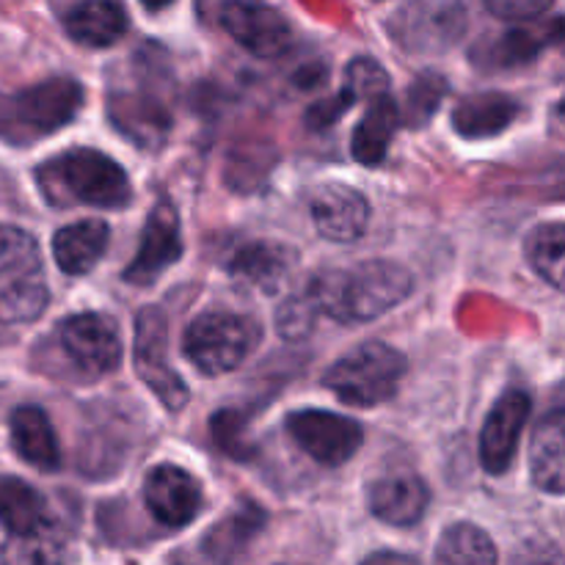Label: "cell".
Instances as JSON below:
<instances>
[{
	"label": "cell",
	"instance_id": "6da1fadb",
	"mask_svg": "<svg viewBox=\"0 0 565 565\" xmlns=\"http://www.w3.org/2000/svg\"><path fill=\"white\" fill-rule=\"evenodd\" d=\"M307 285L320 315H329L337 323H364L406 301L414 279L403 265L370 259L353 268L326 270L312 276Z\"/></svg>",
	"mask_w": 565,
	"mask_h": 565
},
{
	"label": "cell",
	"instance_id": "7a4b0ae2",
	"mask_svg": "<svg viewBox=\"0 0 565 565\" xmlns=\"http://www.w3.org/2000/svg\"><path fill=\"white\" fill-rule=\"evenodd\" d=\"M36 182L44 199L58 207L88 204L99 210H119L132 199L127 171L114 158L88 147L50 158L36 169Z\"/></svg>",
	"mask_w": 565,
	"mask_h": 565
},
{
	"label": "cell",
	"instance_id": "3957f363",
	"mask_svg": "<svg viewBox=\"0 0 565 565\" xmlns=\"http://www.w3.org/2000/svg\"><path fill=\"white\" fill-rule=\"evenodd\" d=\"M83 105L81 83L50 77L31 88L0 97V141L28 147L70 125Z\"/></svg>",
	"mask_w": 565,
	"mask_h": 565
},
{
	"label": "cell",
	"instance_id": "277c9868",
	"mask_svg": "<svg viewBox=\"0 0 565 565\" xmlns=\"http://www.w3.org/2000/svg\"><path fill=\"white\" fill-rule=\"evenodd\" d=\"M403 375L406 356L401 351L384 342H364L326 370L323 386L348 406L373 408L395 397Z\"/></svg>",
	"mask_w": 565,
	"mask_h": 565
},
{
	"label": "cell",
	"instance_id": "5b68a950",
	"mask_svg": "<svg viewBox=\"0 0 565 565\" xmlns=\"http://www.w3.org/2000/svg\"><path fill=\"white\" fill-rule=\"evenodd\" d=\"M259 337L263 331L246 315L213 309L191 320L182 337V348L204 375H226L246 362Z\"/></svg>",
	"mask_w": 565,
	"mask_h": 565
},
{
	"label": "cell",
	"instance_id": "8992f818",
	"mask_svg": "<svg viewBox=\"0 0 565 565\" xmlns=\"http://www.w3.org/2000/svg\"><path fill=\"white\" fill-rule=\"evenodd\" d=\"M147 75L138 81V88H114L108 94V119L125 138H130L141 149H160L171 132V108L160 94V83L154 81V64H147L138 55Z\"/></svg>",
	"mask_w": 565,
	"mask_h": 565
},
{
	"label": "cell",
	"instance_id": "52a82bcc",
	"mask_svg": "<svg viewBox=\"0 0 565 565\" xmlns=\"http://www.w3.org/2000/svg\"><path fill=\"white\" fill-rule=\"evenodd\" d=\"M58 348L81 379L94 381L121 364V337L114 318L81 312L58 326Z\"/></svg>",
	"mask_w": 565,
	"mask_h": 565
},
{
	"label": "cell",
	"instance_id": "ba28073f",
	"mask_svg": "<svg viewBox=\"0 0 565 565\" xmlns=\"http://www.w3.org/2000/svg\"><path fill=\"white\" fill-rule=\"evenodd\" d=\"M136 373L158 395L169 412H180L188 403V386L169 364V320L163 309L147 307L136 320V348H132Z\"/></svg>",
	"mask_w": 565,
	"mask_h": 565
},
{
	"label": "cell",
	"instance_id": "9c48e42d",
	"mask_svg": "<svg viewBox=\"0 0 565 565\" xmlns=\"http://www.w3.org/2000/svg\"><path fill=\"white\" fill-rule=\"evenodd\" d=\"M467 28L458 0H408L390 22V33L408 53H441Z\"/></svg>",
	"mask_w": 565,
	"mask_h": 565
},
{
	"label": "cell",
	"instance_id": "30bf717a",
	"mask_svg": "<svg viewBox=\"0 0 565 565\" xmlns=\"http://www.w3.org/2000/svg\"><path fill=\"white\" fill-rule=\"evenodd\" d=\"M287 434L298 447L323 467H342L356 456L364 430L356 419L323 408H303L287 417Z\"/></svg>",
	"mask_w": 565,
	"mask_h": 565
},
{
	"label": "cell",
	"instance_id": "8fae6325",
	"mask_svg": "<svg viewBox=\"0 0 565 565\" xmlns=\"http://www.w3.org/2000/svg\"><path fill=\"white\" fill-rule=\"evenodd\" d=\"M224 31L257 58H279L292 47V28L263 0H226L218 11Z\"/></svg>",
	"mask_w": 565,
	"mask_h": 565
},
{
	"label": "cell",
	"instance_id": "7c38bea8",
	"mask_svg": "<svg viewBox=\"0 0 565 565\" xmlns=\"http://www.w3.org/2000/svg\"><path fill=\"white\" fill-rule=\"evenodd\" d=\"M143 502L154 522L182 530L199 516L204 497L202 486L191 472L174 463H158L143 480Z\"/></svg>",
	"mask_w": 565,
	"mask_h": 565
},
{
	"label": "cell",
	"instance_id": "4fadbf2b",
	"mask_svg": "<svg viewBox=\"0 0 565 565\" xmlns=\"http://www.w3.org/2000/svg\"><path fill=\"white\" fill-rule=\"evenodd\" d=\"M530 395L522 390H511L494 403L480 430V463L489 475H502L511 469L516 458L519 439L530 419Z\"/></svg>",
	"mask_w": 565,
	"mask_h": 565
},
{
	"label": "cell",
	"instance_id": "5bb4252c",
	"mask_svg": "<svg viewBox=\"0 0 565 565\" xmlns=\"http://www.w3.org/2000/svg\"><path fill=\"white\" fill-rule=\"evenodd\" d=\"M182 254V237H180V218L171 202H158L149 213L147 226H143L141 246H138L136 259L127 265L125 281L130 285H152L166 268L180 259Z\"/></svg>",
	"mask_w": 565,
	"mask_h": 565
},
{
	"label": "cell",
	"instance_id": "9a60e30c",
	"mask_svg": "<svg viewBox=\"0 0 565 565\" xmlns=\"http://www.w3.org/2000/svg\"><path fill=\"white\" fill-rule=\"evenodd\" d=\"M430 491L414 472H390L375 480L367 491L370 513L392 527H412L425 516Z\"/></svg>",
	"mask_w": 565,
	"mask_h": 565
},
{
	"label": "cell",
	"instance_id": "2e32d148",
	"mask_svg": "<svg viewBox=\"0 0 565 565\" xmlns=\"http://www.w3.org/2000/svg\"><path fill=\"white\" fill-rule=\"evenodd\" d=\"M312 221L326 241L353 243L364 235L370 221V204L356 188L326 185L312 196Z\"/></svg>",
	"mask_w": 565,
	"mask_h": 565
},
{
	"label": "cell",
	"instance_id": "e0dca14e",
	"mask_svg": "<svg viewBox=\"0 0 565 565\" xmlns=\"http://www.w3.org/2000/svg\"><path fill=\"white\" fill-rule=\"evenodd\" d=\"M565 39V20H550L541 25L513 28V31L500 33L489 39L472 53L475 64L483 70H511V66L530 64L541 50Z\"/></svg>",
	"mask_w": 565,
	"mask_h": 565
},
{
	"label": "cell",
	"instance_id": "ac0fdd59",
	"mask_svg": "<svg viewBox=\"0 0 565 565\" xmlns=\"http://www.w3.org/2000/svg\"><path fill=\"white\" fill-rule=\"evenodd\" d=\"M296 265V254L274 241L243 243L226 263V270L243 285H252L263 292L281 290Z\"/></svg>",
	"mask_w": 565,
	"mask_h": 565
},
{
	"label": "cell",
	"instance_id": "d6986e66",
	"mask_svg": "<svg viewBox=\"0 0 565 565\" xmlns=\"http://www.w3.org/2000/svg\"><path fill=\"white\" fill-rule=\"evenodd\" d=\"M11 447L25 463L39 472H55L61 469V447L47 414L39 406L14 408L9 419Z\"/></svg>",
	"mask_w": 565,
	"mask_h": 565
},
{
	"label": "cell",
	"instance_id": "ffe728a7",
	"mask_svg": "<svg viewBox=\"0 0 565 565\" xmlns=\"http://www.w3.org/2000/svg\"><path fill=\"white\" fill-rule=\"evenodd\" d=\"M519 103L508 94L500 92H483L469 94L452 110V130L458 136L469 138V141H480V138H491L505 132L508 127L516 121Z\"/></svg>",
	"mask_w": 565,
	"mask_h": 565
},
{
	"label": "cell",
	"instance_id": "44dd1931",
	"mask_svg": "<svg viewBox=\"0 0 565 565\" xmlns=\"http://www.w3.org/2000/svg\"><path fill=\"white\" fill-rule=\"evenodd\" d=\"M533 483L546 494H565V412L546 414L530 445Z\"/></svg>",
	"mask_w": 565,
	"mask_h": 565
},
{
	"label": "cell",
	"instance_id": "7402d4cb",
	"mask_svg": "<svg viewBox=\"0 0 565 565\" xmlns=\"http://www.w3.org/2000/svg\"><path fill=\"white\" fill-rule=\"evenodd\" d=\"M64 31L88 47H108L125 36L127 14L119 0H81L64 14Z\"/></svg>",
	"mask_w": 565,
	"mask_h": 565
},
{
	"label": "cell",
	"instance_id": "603a6c76",
	"mask_svg": "<svg viewBox=\"0 0 565 565\" xmlns=\"http://www.w3.org/2000/svg\"><path fill=\"white\" fill-rule=\"evenodd\" d=\"M110 241V230L105 221L86 218L75 221V224L64 226L55 232L53 237V254L55 263L64 274L83 276L99 263Z\"/></svg>",
	"mask_w": 565,
	"mask_h": 565
},
{
	"label": "cell",
	"instance_id": "cb8c5ba5",
	"mask_svg": "<svg viewBox=\"0 0 565 565\" xmlns=\"http://www.w3.org/2000/svg\"><path fill=\"white\" fill-rule=\"evenodd\" d=\"M0 527L9 535H31L50 527L47 500L25 480L0 475Z\"/></svg>",
	"mask_w": 565,
	"mask_h": 565
},
{
	"label": "cell",
	"instance_id": "d4e9b609",
	"mask_svg": "<svg viewBox=\"0 0 565 565\" xmlns=\"http://www.w3.org/2000/svg\"><path fill=\"white\" fill-rule=\"evenodd\" d=\"M397 125H401V108L392 99V94L370 99L367 114L362 116L351 138L353 158L364 166H379L386 158V149L395 138Z\"/></svg>",
	"mask_w": 565,
	"mask_h": 565
},
{
	"label": "cell",
	"instance_id": "484cf974",
	"mask_svg": "<svg viewBox=\"0 0 565 565\" xmlns=\"http://www.w3.org/2000/svg\"><path fill=\"white\" fill-rule=\"evenodd\" d=\"M263 524L265 513L259 511L257 505H252V502H246L241 511L230 513L224 522L215 524V527L204 535V555L218 565H230L248 544H252V539L263 530Z\"/></svg>",
	"mask_w": 565,
	"mask_h": 565
},
{
	"label": "cell",
	"instance_id": "4316f807",
	"mask_svg": "<svg viewBox=\"0 0 565 565\" xmlns=\"http://www.w3.org/2000/svg\"><path fill=\"white\" fill-rule=\"evenodd\" d=\"M436 565H500L497 546L475 524H452L441 533L436 546Z\"/></svg>",
	"mask_w": 565,
	"mask_h": 565
},
{
	"label": "cell",
	"instance_id": "83f0119b",
	"mask_svg": "<svg viewBox=\"0 0 565 565\" xmlns=\"http://www.w3.org/2000/svg\"><path fill=\"white\" fill-rule=\"evenodd\" d=\"M70 541L53 530V524L31 535H11L0 550V565H66Z\"/></svg>",
	"mask_w": 565,
	"mask_h": 565
},
{
	"label": "cell",
	"instance_id": "f1b7e54d",
	"mask_svg": "<svg viewBox=\"0 0 565 565\" xmlns=\"http://www.w3.org/2000/svg\"><path fill=\"white\" fill-rule=\"evenodd\" d=\"M47 285L36 270L20 274L11 285L0 287V323H31L47 309Z\"/></svg>",
	"mask_w": 565,
	"mask_h": 565
},
{
	"label": "cell",
	"instance_id": "f546056e",
	"mask_svg": "<svg viewBox=\"0 0 565 565\" xmlns=\"http://www.w3.org/2000/svg\"><path fill=\"white\" fill-rule=\"evenodd\" d=\"M527 259L546 285L565 292V224H544L530 232Z\"/></svg>",
	"mask_w": 565,
	"mask_h": 565
},
{
	"label": "cell",
	"instance_id": "4dcf8cb0",
	"mask_svg": "<svg viewBox=\"0 0 565 565\" xmlns=\"http://www.w3.org/2000/svg\"><path fill=\"white\" fill-rule=\"evenodd\" d=\"M210 434H213L215 447L232 461H254L257 456V445H254L252 434H248V417L237 408H221L210 419Z\"/></svg>",
	"mask_w": 565,
	"mask_h": 565
},
{
	"label": "cell",
	"instance_id": "1f68e13d",
	"mask_svg": "<svg viewBox=\"0 0 565 565\" xmlns=\"http://www.w3.org/2000/svg\"><path fill=\"white\" fill-rule=\"evenodd\" d=\"M447 97V77L439 72H423L414 77L406 92V105H403V119L408 127H425L430 116L439 110L441 99Z\"/></svg>",
	"mask_w": 565,
	"mask_h": 565
},
{
	"label": "cell",
	"instance_id": "d6a6232c",
	"mask_svg": "<svg viewBox=\"0 0 565 565\" xmlns=\"http://www.w3.org/2000/svg\"><path fill=\"white\" fill-rule=\"evenodd\" d=\"M318 318H320L318 301H315L312 290H309L307 285L298 292H292V296L281 303L279 312H276V329H279V334L285 337V340L296 342V340H303V337L315 329Z\"/></svg>",
	"mask_w": 565,
	"mask_h": 565
},
{
	"label": "cell",
	"instance_id": "836d02e7",
	"mask_svg": "<svg viewBox=\"0 0 565 565\" xmlns=\"http://www.w3.org/2000/svg\"><path fill=\"white\" fill-rule=\"evenodd\" d=\"M39 246L31 232L0 224V276L36 270Z\"/></svg>",
	"mask_w": 565,
	"mask_h": 565
},
{
	"label": "cell",
	"instance_id": "e575fe53",
	"mask_svg": "<svg viewBox=\"0 0 565 565\" xmlns=\"http://www.w3.org/2000/svg\"><path fill=\"white\" fill-rule=\"evenodd\" d=\"M342 92L359 103V99H375L390 94V75L375 58H356L345 70V86Z\"/></svg>",
	"mask_w": 565,
	"mask_h": 565
},
{
	"label": "cell",
	"instance_id": "d590c367",
	"mask_svg": "<svg viewBox=\"0 0 565 565\" xmlns=\"http://www.w3.org/2000/svg\"><path fill=\"white\" fill-rule=\"evenodd\" d=\"M555 0H486V9L500 20L511 22H530L539 20L541 14L552 9Z\"/></svg>",
	"mask_w": 565,
	"mask_h": 565
},
{
	"label": "cell",
	"instance_id": "8d00e7d4",
	"mask_svg": "<svg viewBox=\"0 0 565 565\" xmlns=\"http://www.w3.org/2000/svg\"><path fill=\"white\" fill-rule=\"evenodd\" d=\"M511 565H565V557L561 546L552 544L550 539L535 535V539H527L524 544L516 546Z\"/></svg>",
	"mask_w": 565,
	"mask_h": 565
},
{
	"label": "cell",
	"instance_id": "74e56055",
	"mask_svg": "<svg viewBox=\"0 0 565 565\" xmlns=\"http://www.w3.org/2000/svg\"><path fill=\"white\" fill-rule=\"evenodd\" d=\"M351 105H353V99L348 97L345 92L334 94V97L323 99V103H318V105H312V108H309L307 125L312 127V130H323V127H331L337 119H340L342 114H345L348 108H351Z\"/></svg>",
	"mask_w": 565,
	"mask_h": 565
},
{
	"label": "cell",
	"instance_id": "f35d334b",
	"mask_svg": "<svg viewBox=\"0 0 565 565\" xmlns=\"http://www.w3.org/2000/svg\"><path fill=\"white\" fill-rule=\"evenodd\" d=\"M362 565H419V563L414 561V557L401 555V552H375V555H370Z\"/></svg>",
	"mask_w": 565,
	"mask_h": 565
},
{
	"label": "cell",
	"instance_id": "ab89813d",
	"mask_svg": "<svg viewBox=\"0 0 565 565\" xmlns=\"http://www.w3.org/2000/svg\"><path fill=\"white\" fill-rule=\"evenodd\" d=\"M141 3H143V9H149V11H163V9H169L174 0H141Z\"/></svg>",
	"mask_w": 565,
	"mask_h": 565
},
{
	"label": "cell",
	"instance_id": "60d3db41",
	"mask_svg": "<svg viewBox=\"0 0 565 565\" xmlns=\"http://www.w3.org/2000/svg\"><path fill=\"white\" fill-rule=\"evenodd\" d=\"M557 125H561L565 132V97L561 99V105H557Z\"/></svg>",
	"mask_w": 565,
	"mask_h": 565
},
{
	"label": "cell",
	"instance_id": "b9f144b4",
	"mask_svg": "<svg viewBox=\"0 0 565 565\" xmlns=\"http://www.w3.org/2000/svg\"><path fill=\"white\" fill-rule=\"evenodd\" d=\"M177 565H182V563H177Z\"/></svg>",
	"mask_w": 565,
	"mask_h": 565
}]
</instances>
